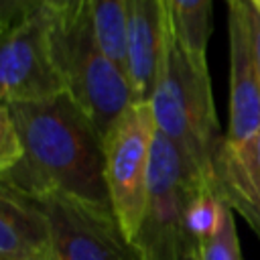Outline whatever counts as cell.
Wrapping results in <instances>:
<instances>
[{
	"instance_id": "20",
	"label": "cell",
	"mask_w": 260,
	"mask_h": 260,
	"mask_svg": "<svg viewBox=\"0 0 260 260\" xmlns=\"http://www.w3.org/2000/svg\"><path fill=\"white\" fill-rule=\"evenodd\" d=\"M191 260H199V258H197V256H193V258H191Z\"/></svg>"
},
{
	"instance_id": "1",
	"label": "cell",
	"mask_w": 260,
	"mask_h": 260,
	"mask_svg": "<svg viewBox=\"0 0 260 260\" xmlns=\"http://www.w3.org/2000/svg\"><path fill=\"white\" fill-rule=\"evenodd\" d=\"M6 108L22 142V158L0 175L4 185L28 195L61 193L112 207L104 136L67 93Z\"/></svg>"
},
{
	"instance_id": "6",
	"label": "cell",
	"mask_w": 260,
	"mask_h": 260,
	"mask_svg": "<svg viewBox=\"0 0 260 260\" xmlns=\"http://www.w3.org/2000/svg\"><path fill=\"white\" fill-rule=\"evenodd\" d=\"M57 12H30L2 30L0 98L4 104L45 102L67 93L53 51Z\"/></svg>"
},
{
	"instance_id": "15",
	"label": "cell",
	"mask_w": 260,
	"mask_h": 260,
	"mask_svg": "<svg viewBox=\"0 0 260 260\" xmlns=\"http://www.w3.org/2000/svg\"><path fill=\"white\" fill-rule=\"evenodd\" d=\"M22 158V142L6 104L0 108V175L14 169Z\"/></svg>"
},
{
	"instance_id": "5",
	"label": "cell",
	"mask_w": 260,
	"mask_h": 260,
	"mask_svg": "<svg viewBox=\"0 0 260 260\" xmlns=\"http://www.w3.org/2000/svg\"><path fill=\"white\" fill-rule=\"evenodd\" d=\"M156 124L150 104L136 102L104 136L106 185L112 211L134 242L142 223Z\"/></svg>"
},
{
	"instance_id": "13",
	"label": "cell",
	"mask_w": 260,
	"mask_h": 260,
	"mask_svg": "<svg viewBox=\"0 0 260 260\" xmlns=\"http://www.w3.org/2000/svg\"><path fill=\"white\" fill-rule=\"evenodd\" d=\"M197 258L199 260H242L234 209L225 201L221 205V217L215 232L197 242Z\"/></svg>"
},
{
	"instance_id": "10",
	"label": "cell",
	"mask_w": 260,
	"mask_h": 260,
	"mask_svg": "<svg viewBox=\"0 0 260 260\" xmlns=\"http://www.w3.org/2000/svg\"><path fill=\"white\" fill-rule=\"evenodd\" d=\"M51 234L41 203L10 185L0 187V258L20 260L49 254Z\"/></svg>"
},
{
	"instance_id": "4",
	"label": "cell",
	"mask_w": 260,
	"mask_h": 260,
	"mask_svg": "<svg viewBox=\"0 0 260 260\" xmlns=\"http://www.w3.org/2000/svg\"><path fill=\"white\" fill-rule=\"evenodd\" d=\"M203 187H207L205 181L185 154L156 130L146 207L134 238L144 260H191L197 256L189 209Z\"/></svg>"
},
{
	"instance_id": "9",
	"label": "cell",
	"mask_w": 260,
	"mask_h": 260,
	"mask_svg": "<svg viewBox=\"0 0 260 260\" xmlns=\"http://www.w3.org/2000/svg\"><path fill=\"white\" fill-rule=\"evenodd\" d=\"M171 35L173 22L169 0H126V73L134 87L136 102H150Z\"/></svg>"
},
{
	"instance_id": "12",
	"label": "cell",
	"mask_w": 260,
	"mask_h": 260,
	"mask_svg": "<svg viewBox=\"0 0 260 260\" xmlns=\"http://www.w3.org/2000/svg\"><path fill=\"white\" fill-rule=\"evenodd\" d=\"M95 37L104 51L126 69L124 49V12L126 0H83Z\"/></svg>"
},
{
	"instance_id": "17",
	"label": "cell",
	"mask_w": 260,
	"mask_h": 260,
	"mask_svg": "<svg viewBox=\"0 0 260 260\" xmlns=\"http://www.w3.org/2000/svg\"><path fill=\"white\" fill-rule=\"evenodd\" d=\"M0 260H4V258H0ZM20 260H51V256L43 254V256H30V258H20Z\"/></svg>"
},
{
	"instance_id": "3",
	"label": "cell",
	"mask_w": 260,
	"mask_h": 260,
	"mask_svg": "<svg viewBox=\"0 0 260 260\" xmlns=\"http://www.w3.org/2000/svg\"><path fill=\"white\" fill-rule=\"evenodd\" d=\"M53 51L67 95L87 114L102 136L136 104L126 69L100 45L85 4L57 14Z\"/></svg>"
},
{
	"instance_id": "19",
	"label": "cell",
	"mask_w": 260,
	"mask_h": 260,
	"mask_svg": "<svg viewBox=\"0 0 260 260\" xmlns=\"http://www.w3.org/2000/svg\"><path fill=\"white\" fill-rule=\"evenodd\" d=\"M258 152H260V138H258Z\"/></svg>"
},
{
	"instance_id": "16",
	"label": "cell",
	"mask_w": 260,
	"mask_h": 260,
	"mask_svg": "<svg viewBox=\"0 0 260 260\" xmlns=\"http://www.w3.org/2000/svg\"><path fill=\"white\" fill-rule=\"evenodd\" d=\"M246 18L250 26V37H252V49H254V59H256V69L260 77V12L246 0Z\"/></svg>"
},
{
	"instance_id": "7",
	"label": "cell",
	"mask_w": 260,
	"mask_h": 260,
	"mask_svg": "<svg viewBox=\"0 0 260 260\" xmlns=\"http://www.w3.org/2000/svg\"><path fill=\"white\" fill-rule=\"evenodd\" d=\"M49 221L51 260H144L112 207L61 193L32 195Z\"/></svg>"
},
{
	"instance_id": "14",
	"label": "cell",
	"mask_w": 260,
	"mask_h": 260,
	"mask_svg": "<svg viewBox=\"0 0 260 260\" xmlns=\"http://www.w3.org/2000/svg\"><path fill=\"white\" fill-rule=\"evenodd\" d=\"M83 0H0V20H2V30L10 28L14 22L22 20L30 12L49 8L57 14L71 12L79 8Z\"/></svg>"
},
{
	"instance_id": "8",
	"label": "cell",
	"mask_w": 260,
	"mask_h": 260,
	"mask_svg": "<svg viewBox=\"0 0 260 260\" xmlns=\"http://www.w3.org/2000/svg\"><path fill=\"white\" fill-rule=\"evenodd\" d=\"M230 39V126L232 148H252L260 138V77L256 69L246 0H225Z\"/></svg>"
},
{
	"instance_id": "18",
	"label": "cell",
	"mask_w": 260,
	"mask_h": 260,
	"mask_svg": "<svg viewBox=\"0 0 260 260\" xmlns=\"http://www.w3.org/2000/svg\"><path fill=\"white\" fill-rule=\"evenodd\" d=\"M250 4H252V6H254L258 12H260V0H250Z\"/></svg>"
},
{
	"instance_id": "11",
	"label": "cell",
	"mask_w": 260,
	"mask_h": 260,
	"mask_svg": "<svg viewBox=\"0 0 260 260\" xmlns=\"http://www.w3.org/2000/svg\"><path fill=\"white\" fill-rule=\"evenodd\" d=\"M175 37L197 61H207L213 0H169Z\"/></svg>"
},
{
	"instance_id": "2",
	"label": "cell",
	"mask_w": 260,
	"mask_h": 260,
	"mask_svg": "<svg viewBox=\"0 0 260 260\" xmlns=\"http://www.w3.org/2000/svg\"><path fill=\"white\" fill-rule=\"evenodd\" d=\"M148 104L156 130L185 154L205 185L215 191V160L225 134L219 132L209 65L193 59L175 30Z\"/></svg>"
}]
</instances>
